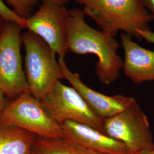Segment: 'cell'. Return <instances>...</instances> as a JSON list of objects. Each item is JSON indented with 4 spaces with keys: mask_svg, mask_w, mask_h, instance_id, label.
<instances>
[{
    "mask_svg": "<svg viewBox=\"0 0 154 154\" xmlns=\"http://www.w3.org/2000/svg\"><path fill=\"white\" fill-rule=\"evenodd\" d=\"M85 16L82 9H69L66 20L68 49L77 54L97 57L96 74L100 82L110 85L123 68V61L117 53L120 44L114 37L88 25Z\"/></svg>",
    "mask_w": 154,
    "mask_h": 154,
    "instance_id": "obj_1",
    "label": "cell"
},
{
    "mask_svg": "<svg viewBox=\"0 0 154 154\" xmlns=\"http://www.w3.org/2000/svg\"><path fill=\"white\" fill-rule=\"evenodd\" d=\"M82 5L85 16L93 19L101 30L115 37L119 31L140 40L138 31L150 29L154 21L141 0H74Z\"/></svg>",
    "mask_w": 154,
    "mask_h": 154,
    "instance_id": "obj_2",
    "label": "cell"
},
{
    "mask_svg": "<svg viewBox=\"0 0 154 154\" xmlns=\"http://www.w3.org/2000/svg\"><path fill=\"white\" fill-rule=\"evenodd\" d=\"M25 55L24 71L30 93L41 100L63 78L56 55L49 45L34 33H22Z\"/></svg>",
    "mask_w": 154,
    "mask_h": 154,
    "instance_id": "obj_3",
    "label": "cell"
},
{
    "mask_svg": "<svg viewBox=\"0 0 154 154\" xmlns=\"http://www.w3.org/2000/svg\"><path fill=\"white\" fill-rule=\"evenodd\" d=\"M0 125L18 127L44 138H63L61 125L50 117L40 100L30 91L9 101L0 118Z\"/></svg>",
    "mask_w": 154,
    "mask_h": 154,
    "instance_id": "obj_4",
    "label": "cell"
},
{
    "mask_svg": "<svg viewBox=\"0 0 154 154\" xmlns=\"http://www.w3.org/2000/svg\"><path fill=\"white\" fill-rule=\"evenodd\" d=\"M22 29L8 21L0 37V88L11 100L29 91L21 53Z\"/></svg>",
    "mask_w": 154,
    "mask_h": 154,
    "instance_id": "obj_5",
    "label": "cell"
},
{
    "mask_svg": "<svg viewBox=\"0 0 154 154\" xmlns=\"http://www.w3.org/2000/svg\"><path fill=\"white\" fill-rule=\"evenodd\" d=\"M103 128L105 134L124 144L129 154L154 147L148 118L136 100L126 110L105 118Z\"/></svg>",
    "mask_w": 154,
    "mask_h": 154,
    "instance_id": "obj_6",
    "label": "cell"
},
{
    "mask_svg": "<svg viewBox=\"0 0 154 154\" xmlns=\"http://www.w3.org/2000/svg\"><path fill=\"white\" fill-rule=\"evenodd\" d=\"M40 102L50 117L60 125L66 121L75 122L104 133V118L90 109L75 88L63 84L61 81Z\"/></svg>",
    "mask_w": 154,
    "mask_h": 154,
    "instance_id": "obj_7",
    "label": "cell"
},
{
    "mask_svg": "<svg viewBox=\"0 0 154 154\" xmlns=\"http://www.w3.org/2000/svg\"><path fill=\"white\" fill-rule=\"evenodd\" d=\"M65 5L42 0L38 9L26 20L25 29L42 39L59 57H65L67 44Z\"/></svg>",
    "mask_w": 154,
    "mask_h": 154,
    "instance_id": "obj_8",
    "label": "cell"
},
{
    "mask_svg": "<svg viewBox=\"0 0 154 154\" xmlns=\"http://www.w3.org/2000/svg\"><path fill=\"white\" fill-rule=\"evenodd\" d=\"M63 78L71 84L85 100L90 109L102 118H107L127 109L135 100L132 97L122 95H106L89 88L79 74L72 72L67 66L64 57H59Z\"/></svg>",
    "mask_w": 154,
    "mask_h": 154,
    "instance_id": "obj_9",
    "label": "cell"
},
{
    "mask_svg": "<svg viewBox=\"0 0 154 154\" xmlns=\"http://www.w3.org/2000/svg\"><path fill=\"white\" fill-rule=\"evenodd\" d=\"M61 125L63 138L85 149L104 154H129L124 144L92 127L72 121Z\"/></svg>",
    "mask_w": 154,
    "mask_h": 154,
    "instance_id": "obj_10",
    "label": "cell"
},
{
    "mask_svg": "<svg viewBox=\"0 0 154 154\" xmlns=\"http://www.w3.org/2000/svg\"><path fill=\"white\" fill-rule=\"evenodd\" d=\"M126 33L121 35L125 58L123 69L132 82L154 81V51L142 47Z\"/></svg>",
    "mask_w": 154,
    "mask_h": 154,
    "instance_id": "obj_11",
    "label": "cell"
},
{
    "mask_svg": "<svg viewBox=\"0 0 154 154\" xmlns=\"http://www.w3.org/2000/svg\"><path fill=\"white\" fill-rule=\"evenodd\" d=\"M36 136L18 127L0 125V154H30Z\"/></svg>",
    "mask_w": 154,
    "mask_h": 154,
    "instance_id": "obj_12",
    "label": "cell"
},
{
    "mask_svg": "<svg viewBox=\"0 0 154 154\" xmlns=\"http://www.w3.org/2000/svg\"><path fill=\"white\" fill-rule=\"evenodd\" d=\"M30 154H104L85 149L65 138L36 136Z\"/></svg>",
    "mask_w": 154,
    "mask_h": 154,
    "instance_id": "obj_13",
    "label": "cell"
},
{
    "mask_svg": "<svg viewBox=\"0 0 154 154\" xmlns=\"http://www.w3.org/2000/svg\"><path fill=\"white\" fill-rule=\"evenodd\" d=\"M17 16L26 20L33 14L39 0H5Z\"/></svg>",
    "mask_w": 154,
    "mask_h": 154,
    "instance_id": "obj_14",
    "label": "cell"
},
{
    "mask_svg": "<svg viewBox=\"0 0 154 154\" xmlns=\"http://www.w3.org/2000/svg\"><path fill=\"white\" fill-rule=\"evenodd\" d=\"M0 14L4 17L8 21H13L20 25L23 29H25L26 20L17 16L11 8L8 7L4 0H0Z\"/></svg>",
    "mask_w": 154,
    "mask_h": 154,
    "instance_id": "obj_15",
    "label": "cell"
},
{
    "mask_svg": "<svg viewBox=\"0 0 154 154\" xmlns=\"http://www.w3.org/2000/svg\"><path fill=\"white\" fill-rule=\"evenodd\" d=\"M138 34L140 40L143 39L149 44H154V32L150 29L144 30H139L138 31Z\"/></svg>",
    "mask_w": 154,
    "mask_h": 154,
    "instance_id": "obj_16",
    "label": "cell"
},
{
    "mask_svg": "<svg viewBox=\"0 0 154 154\" xmlns=\"http://www.w3.org/2000/svg\"><path fill=\"white\" fill-rule=\"evenodd\" d=\"M8 102V98L6 97L5 94L0 88V118Z\"/></svg>",
    "mask_w": 154,
    "mask_h": 154,
    "instance_id": "obj_17",
    "label": "cell"
},
{
    "mask_svg": "<svg viewBox=\"0 0 154 154\" xmlns=\"http://www.w3.org/2000/svg\"><path fill=\"white\" fill-rule=\"evenodd\" d=\"M144 7L151 14L154 20V0H141Z\"/></svg>",
    "mask_w": 154,
    "mask_h": 154,
    "instance_id": "obj_18",
    "label": "cell"
},
{
    "mask_svg": "<svg viewBox=\"0 0 154 154\" xmlns=\"http://www.w3.org/2000/svg\"><path fill=\"white\" fill-rule=\"evenodd\" d=\"M8 21L6 20L4 17L0 14V37L4 32V30L5 28L6 24Z\"/></svg>",
    "mask_w": 154,
    "mask_h": 154,
    "instance_id": "obj_19",
    "label": "cell"
},
{
    "mask_svg": "<svg viewBox=\"0 0 154 154\" xmlns=\"http://www.w3.org/2000/svg\"><path fill=\"white\" fill-rule=\"evenodd\" d=\"M46 1H49L53 2H55L62 5H66V4H67L70 2V0H46Z\"/></svg>",
    "mask_w": 154,
    "mask_h": 154,
    "instance_id": "obj_20",
    "label": "cell"
},
{
    "mask_svg": "<svg viewBox=\"0 0 154 154\" xmlns=\"http://www.w3.org/2000/svg\"><path fill=\"white\" fill-rule=\"evenodd\" d=\"M140 154H154V147L145 150Z\"/></svg>",
    "mask_w": 154,
    "mask_h": 154,
    "instance_id": "obj_21",
    "label": "cell"
},
{
    "mask_svg": "<svg viewBox=\"0 0 154 154\" xmlns=\"http://www.w3.org/2000/svg\"></svg>",
    "mask_w": 154,
    "mask_h": 154,
    "instance_id": "obj_22",
    "label": "cell"
}]
</instances>
